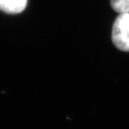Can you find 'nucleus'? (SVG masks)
<instances>
[{"mask_svg": "<svg viewBox=\"0 0 129 129\" xmlns=\"http://www.w3.org/2000/svg\"><path fill=\"white\" fill-rule=\"evenodd\" d=\"M112 41L118 50L129 52V13L120 14L113 25Z\"/></svg>", "mask_w": 129, "mask_h": 129, "instance_id": "nucleus-1", "label": "nucleus"}, {"mask_svg": "<svg viewBox=\"0 0 129 129\" xmlns=\"http://www.w3.org/2000/svg\"><path fill=\"white\" fill-rule=\"evenodd\" d=\"M27 0H0V10L6 13L15 14L25 9Z\"/></svg>", "mask_w": 129, "mask_h": 129, "instance_id": "nucleus-2", "label": "nucleus"}, {"mask_svg": "<svg viewBox=\"0 0 129 129\" xmlns=\"http://www.w3.org/2000/svg\"><path fill=\"white\" fill-rule=\"evenodd\" d=\"M111 5L116 12L129 13V0H111Z\"/></svg>", "mask_w": 129, "mask_h": 129, "instance_id": "nucleus-3", "label": "nucleus"}]
</instances>
